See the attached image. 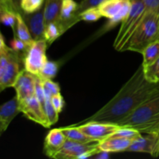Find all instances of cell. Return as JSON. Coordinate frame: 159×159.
Segmentation results:
<instances>
[{"label": "cell", "mask_w": 159, "mask_h": 159, "mask_svg": "<svg viewBox=\"0 0 159 159\" xmlns=\"http://www.w3.org/2000/svg\"><path fill=\"white\" fill-rule=\"evenodd\" d=\"M48 45L44 38L34 40L23 56V64L25 70L36 75L40 73L42 67L48 61L46 55Z\"/></svg>", "instance_id": "obj_6"}, {"label": "cell", "mask_w": 159, "mask_h": 159, "mask_svg": "<svg viewBox=\"0 0 159 159\" xmlns=\"http://www.w3.org/2000/svg\"><path fill=\"white\" fill-rule=\"evenodd\" d=\"M67 138L61 128L52 129L48 132L43 144V152L47 156L54 158L56 154L62 148Z\"/></svg>", "instance_id": "obj_14"}, {"label": "cell", "mask_w": 159, "mask_h": 159, "mask_svg": "<svg viewBox=\"0 0 159 159\" xmlns=\"http://www.w3.org/2000/svg\"><path fill=\"white\" fill-rule=\"evenodd\" d=\"M37 77V75L29 72L24 68L22 70L13 85L16 90V96L20 102L35 95Z\"/></svg>", "instance_id": "obj_11"}, {"label": "cell", "mask_w": 159, "mask_h": 159, "mask_svg": "<svg viewBox=\"0 0 159 159\" xmlns=\"http://www.w3.org/2000/svg\"><path fill=\"white\" fill-rule=\"evenodd\" d=\"M158 92L159 83L147 80L144 75V67L141 64L116 96L100 110L82 123L98 121L116 124Z\"/></svg>", "instance_id": "obj_1"}, {"label": "cell", "mask_w": 159, "mask_h": 159, "mask_svg": "<svg viewBox=\"0 0 159 159\" xmlns=\"http://www.w3.org/2000/svg\"><path fill=\"white\" fill-rule=\"evenodd\" d=\"M141 54L143 56V67H148L155 63L159 58V40L148 45Z\"/></svg>", "instance_id": "obj_20"}, {"label": "cell", "mask_w": 159, "mask_h": 159, "mask_svg": "<svg viewBox=\"0 0 159 159\" xmlns=\"http://www.w3.org/2000/svg\"><path fill=\"white\" fill-rule=\"evenodd\" d=\"M60 68V62L53 61H47L40 70V73L37 75L41 80L45 79H52L57 75Z\"/></svg>", "instance_id": "obj_23"}, {"label": "cell", "mask_w": 159, "mask_h": 159, "mask_svg": "<svg viewBox=\"0 0 159 159\" xmlns=\"http://www.w3.org/2000/svg\"><path fill=\"white\" fill-rule=\"evenodd\" d=\"M51 102H52L53 106H54V109H55L57 113H60L63 110L65 102V100H64L63 96H61V93L55 95V96H53L52 98H51Z\"/></svg>", "instance_id": "obj_34"}, {"label": "cell", "mask_w": 159, "mask_h": 159, "mask_svg": "<svg viewBox=\"0 0 159 159\" xmlns=\"http://www.w3.org/2000/svg\"><path fill=\"white\" fill-rule=\"evenodd\" d=\"M61 4L62 0H46L43 6V13L46 24L58 21Z\"/></svg>", "instance_id": "obj_18"}, {"label": "cell", "mask_w": 159, "mask_h": 159, "mask_svg": "<svg viewBox=\"0 0 159 159\" xmlns=\"http://www.w3.org/2000/svg\"><path fill=\"white\" fill-rule=\"evenodd\" d=\"M20 107L21 113L28 119L46 128L50 127L43 107L35 96L20 102Z\"/></svg>", "instance_id": "obj_10"}, {"label": "cell", "mask_w": 159, "mask_h": 159, "mask_svg": "<svg viewBox=\"0 0 159 159\" xmlns=\"http://www.w3.org/2000/svg\"><path fill=\"white\" fill-rule=\"evenodd\" d=\"M34 96L37 98L42 106H44L45 100H46V96H45L44 89H43V83H42V80L40 78L37 76V81H36V86H35V95Z\"/></svg>", "instance_id": "obj_33"}, {"label": "cell", "mask_w": 159, "mask_h": 159, "mask_svg": "<svg viewBox=\"0 0 159 159\" xmlns=\"http://www.w3.org/2000/svg\"><path fill=\"white\" fill-rule=\"evenodd\" d=\"M9 0H0V6H6L7 5Z\"/></svg>", "instance_id": "obj_38"}, {"label": "cell", "mask_w": 159, "mask_h": 159, "mask_svg": "<svg viewBox=\"0 0 159 159\" xmlns=\"http://www.w3.org/2000/svg\"><path fill=\"white\" fill-rule=\"evenodd\" d=\"M92 158L96 159H107L110 158V152L99 150V152H98L97 153L95 154Z\"/></svg>", "instance_id": "obj_37"}, {"label": "cell", "mask_w": 159, "mask_h": 159, "mask_svg": "<svg viewBox=\"0 0 159 159\" xmlns=\"http://www.w3.org/2000/svg\"><path fill=\"white\" fill-rule=\"evenodd\" d=\"M101 17L102 16L98 9L97 6L89 8V9L82 11L79 15V20L85 22H96L99 20Z\"/></svg>", "instance_id": "obj_29"}, {"label": "cell", "mask_w": 159, "mask_h": 159, "mask_svg": "<svg viewBox=\"0 0 159 159\" xmlns=\"http://www.w3.org/2000/svg\"><path fill=\"white\" fill-rule=\"evenodd\" d=\"M118 126L136 129L141 134L159 133V92L141 104Z\"/></svg>", "instance_id": "obj_2"}, {"label": "cell", "mask_w": 159, "mask_h": 159, "mask_svg": "<svg viewBox=\"0 0 159 159\" xmlns=\"http://www.w3.org/2000/svg\"><path fill=\"white\" fill-rule=\"evenodd\" d=\"M159 137L155 134H147L140 136L132 141L126 152L150 154L153 157L159 155Z\"/></svg>", "instance_id": "obj_12"}, {"label": "cell", "mask_w": 159, "mask_h": 159, "mask_svg": "<svg viewBox=\"0 0 159 159\" xmlns=\"http://www.w3.org/2000/svg\"><path fill=\"white\" fill-rule=\"evenodd\" d=\"M78 6L79 4L75 0H62L60 18L57 22L64 33L80 21L76 15Z\"/></svg>", "instance_id": "obj_13"}, {"label": "cell", "mask_w": 159, "mask_h": 159, "mask_svg": "<svg viewBox=\"0 0 159 159\" xmlns=\"http://www.w3.org/2000/svg\"><path fill=\"white\" fill-rule=\"evenodd\" d=\"M29 28L33 38L35 40L43 38V33L46 27L43 8L33 13H21Z\"/></svg>", "instance_id": "obj_15"}, {"label": "cell", "mask_w": 159, "mask_h": 159, "mask_svg": "<svg viewBox=\"0 0 159 159\" xmlns=\"http://www.w3.org/2000/svg\"><path fill=\"white\" fill-rule=\"evenodd\" d=\"M21 113L20 101L16 96L7 102H4L0 107V134L7 130L12 120Z\"/></svg>", "instance_id": "obj_16"}, {"label": "cell", "mask_w": 159, "mask_h": 159, "mask_svg": "<svg viewBox=\"0 0 159 159\" xmlns=\"http://www.w3.org/2000/svg\"><path fill=\"white\" fill-rule=\"evenodd\" d=\"M61 130L68 140L80 143H88L95 141L82 133L76 126L72 125L68 127H63Z\"/></svg>", "instance_id": "obj_21"}, {"label": "cell", "mask_w": 159, "mask_h": 159, "mask_svg": "<svg viewBox=\"0 0 159 159\" xmlns=\"http://www.w3.org/2000/svg\"><path fill=\"white\" fill-rule=\"evenodd\" d=\"M23 55L12 49L9 61L2 68H0V90L13 87L21 69V62H23Z\"/></svg>", "instance_id": "obj_7"}, {"label": "cell", "mask_w": 159, "mask_h": 159, "mask_svg": "<svg viewBox=\"0 0 159 159\" xmlns=\"http://www.w3.org/2000/svg\"><path fill=\"white\" fill-rule=\"evenodd\" d=\"M43 89H44L45 96L46 97L52 98L53 96L60 94L61 89L58 83L53 82L52 79H45L42 80Z\"/></svg>", "instance_id": "obj_30"}, {"label": "cell", "mask_w": 159, "mask_h": 159, "mask_svg": "<svg viewBox=\"0 0 159 159\" xmlns=\"http://www.w3.org/2000/svg\"><path fill=\"white\" fill-rule=\"evenodd\" d=\"M158 137H159V133H158Z\"/></svg>", "instance_id": "obj_39"}, {"label": "cell", "mask_w": 159, "mask_h": 159, "mask_svg": "<svg viewBox=\"0 0 159 159\" xmlns=\"http://www.w3.org/2000/svg\"><path fill=\"white\" fill-rule=\"evenodd\" d=\"M130 12L121 23L113 43V48L118 51H121L123 46L141 21L145 12V5L143 0H130Z\"/></svg>", "instance_id": "obj_4"}, {"label": "cell", "mask_w": 159, "mask_h": 159, "mask_svg": "<svg viewBox=\"0 0 159 159\" xmlns=\"http://www.w3.org/2000/svg\"><path fill=\"white\" fill-rule=\"evenodd\" d=\"M30 45L31 44L26 43L16 37H14V38L10 42V48L16 52L20 53L21 55H23V57L28 51Z\"/></svg>", "instance_id": "obj_31"}, {"label": "cell", "mask_w": 159, "mask_h": 159, "mask_svg": "<svg viewBox=\"0 0 159 159\" xmlns=\"http://www.w3.org/2000/svg\"><path fill=\"white\" fill-rule=\"evenodd\" d=\"M13 34L14 37H18L19 39L23 40L29 44H32L35 40L33 38L30 31L21 13H17V23L16 29L13 31Z\"/></svg>", "instance_id": "obj_19"}, {"label": "cell", "mask_w": 159, "mask_h": 159, "mask_svg": "<svg viewBox=\"0 0 159 159\" xmlns=\"http://www.w3.org/2000/svg\"><path fill=\"white\" fill-rule=\"evenodd\" d=\"M132 141H133L126 138L110 136V138L99 142V149L100 151H104L110 153L126 152L130 147Z\"/></svg>", "instance_id": "obj_17"}, {"label": "cell", "mask_w": 159, "mask_h": 159, "mask_svg": "<svg viewBox=\"0 0 159 159\" xmlns=\"http://www.w3.org/2000/svg\"><path fill=\"white\" fill-rule=\"evenodd\" d=\"M74 126H76L89 138L98 141H102L110 138L120 127L117 124L98 121H89Z\"/></svg>", "instance_id": "obj_8"}, {"label": "cell", "mask_w": 159, "mask_h": 159, "mask_svg": "<svg viewBox=\"0 0 159 159\" xmlns=\"http://www.w3.org/2000/svg\"><path fill=\"white\" fill-rule=\"evenodd\" d=\"M130 0H105L97 6L102 17L108 19V22L102 28L105 33L117 26L125 20L130 12Z\"/></svg>", "instance_id": "obj_5"}, {"label": "cell", "mask_w": 159, "mask_h": 159, "mask_svg": "<svg viewBox=\"0 0 159 159\" xmlns=\"http://www.w3.org/2000/svg\"><path fill=\"white\" fill-rule=\"evenodd\" d=\"M159 40V14L145 11L142 20L132 33L120 51H131L141 54L152 42Z\"/></svg>", "instance_id": "obj_3"}, {"label": "cell", "mask_w": 159, "mask_h": 159, "mask_svg": "<svg viewBox=\"0 0 159 159\" xmlns=\"http://www.w3.org/2000/svg\"><path fill=\"white\" fill-rule=\"evenodd\" d=\"M21 1L22 0H9L7 5L0 6V7L7 8V9L16 12V13H23L21 9Z\"/></svg>", "instance_id": "obj_35"}, {"label": "cell", "mask_w": 159, "mask_h": 159, "mask_svg": "<svg viewBox=\"0 0 159 159\" xmlns=\"http://www.w3.org/2000/svg\"><path fill=\"white\" fill-rule=\"evenodd\" d=\"M63 34L64 31L58 22H52L46 24L43 33V38L47 40L48 45H51Z\"/></svg>", "instance_id": "obj_22"}, {"label": "cell", "mask_w": 159, "mask_h": 159, "mask_svg": "<svg viewBox=\"0 0 159 159\" xmlns=\"http://www.w3.org/2000/svg\"><path fill=\"white\" fill-rule=\"evenodd\" d=\"M144 71L148 81L154 83H159V58L152 65L144 67Z\"/></svg>", "instance_id": "obj_28"}, {"label": "cell", "mask_w": 159, "mask_h": 159, "mask_svg": "<svg viewBox=\"0 0 159 159\" xmlns=\"http://www.w3.org/2000/svg\"><path fill=\"white\" fill-rule=\"evenodd\" d=\"M0 20L2 24L9 26L14 31L17 23V13L7 8L0 7Z\"/></svg>", "instance_id": "obj_24"}, {"label": "cell", "mask_w": 159, "mask_h": 159, "mask_svg": "<svg viewBox=\"0 0 159 159\" xmlns=\"http://www.w3.org/2000/svg\"><path fill=\"white\" fill-rule=\"evenodd\" d=\"M99 142L100 141H93L88 143H80L67 139L62 148L56 154L54 158L78 159L85 152L99 151Z\"/></svg>", "instance_id": "obj_9"}, {"label": "cell", "mask_w": 159, "mask_h": 159, "mask_svg": "<svg viewBox=\"0 0 159 159\" xmlns=\"http://www.w3.org/2000/svg\"><path fill=\"white\" fill-rule=\"evenodd\" d=\"M103 1H105V0H82L81 2L79 4L77 12H76L78 19L79 20V15L82 12V11L85 10V9H89V8L96 7V6H99V5L100 4L101 2H102Z\"/></svg>", "instance_id": "obj_32"}, {"label": "cell", "mask_w": 159, "mask_h": 159, "mask_svg": "<svg viewBox=\"0 0 159 159\" xmlns=\"http://www.w3.org/2000/svg\"><path fill=\"white\" fill-rule=\"evenodd\" d=\"M141 135H142V134L138 131V130H136V129L128 127H120V126L119 128L116 130V132L112 136L116 137V138H126V139L134 141V140L139 138Z\"/></svg>", "instance_id": "obj_26"}, {"label": "cell", "mask_w": 159, "mask_h": 159, "mask_svg": "<svg viewBox=\"0 0 159 159\" xmlns=\"http://www.w3.org/2000/svg\"><path fill=\"white\" fill-rule=\"evenodd\" d=\"M43 110H44L45 115L47 116V119H48L50 127L55 124L57 122V120H58L59 113L54 109L52 102H51V98L46 97L44 106H43Z\"/></svg>", "instance_id": "obj_27"}, {"label": "cell", "mask_w": 159, "mask_h": 159, "mask_svg": "<svg viewBox=\"0 0 159 159\" xmlns=\"http://www.w3.org/2000/svg\"><path fill=\"white\" fill-rule=\"evenodd\" d=\"M46 0H22L21 9L23 13H33L43 9Z\"/></svg>", "instance_id": "obj_25"}, {"label": "cell", "mask_w": 159, "mask_h": 159, "mask_svg": "<svg viewBox=\"0 0 159 159\" xmlns=\"http://www.w3.org/2000/svg\"><path fill=\"white\" fill-rule=\"evenodd\" d=\"M145 11H152L159 14V0H143Z\"/></svg>", "instance_id": "obj_36"}]
</instances>
